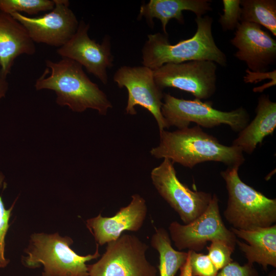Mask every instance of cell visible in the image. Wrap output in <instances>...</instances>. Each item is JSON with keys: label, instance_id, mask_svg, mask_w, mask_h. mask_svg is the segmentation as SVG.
Listing matches in <instances>:
<instances>
[{"label": "cell", "instance_id": "1", "mask_svg": "<svg viewBox=\"0 0 276 276\" xmlns=\"http://www.w3.org/2000/svg\"><path fill=\"white\" fill-rule=\"evenodd\" d=\"M159 135V145L150 151L156 158H168L190 168L210 161L239 167L245 161L241 148L221 144L198 125L172 132L164 130Z\"/></svg>", "mask_w": 276, "mask_h": 276}, {"label": "cell", "instance_id": "2", "mask_svg": "<svg viewBox=\"0 0 276 276\" xmlns=\"http://www.w3.org/2000/svg\"><path fill=\"white\" fill-rule=\"evenodd\" d=\"M46 68L37 79V90L50 89L56 94V102L81 112L90 108L105 115L112 104L97 84L93 82L77 62L62 58L58 62L45 60Z\"/></svg>", "mask_w": 276, "mask_h": 276}, {"label": "cell", "instance_id": "3", "mask_svg": "<svg viewBox=\"0 0 276 276\" xmlns=\"http://www.w3.org/2000/svg\"><path fill=\"white\" fill-rule=\"evenodd\" d=\"M197 30L191 38L171 44L167 35L149 34L142 51L143 66L152 70L169 63L208 60L225 66V54L216 45L212 34L213 18L196 17Z\"/></svg>", "mask_w": 276, "mask_h": 276}, {"label": "cell", "instance_id": "4", "mask_svg": "<svg viewBox=\"0 0 276 276\" xmlns=\"http://www.w3.org/2000/svg\"><path fill=\"white\" fill-rule=\"evenodd\" d=\"M239 167H228L220 175L226 183L227 204L223 215L233 228L251 230L270 226L276 222V199L243 182Z\"/></svg>", "mask_w": 276, "mask_h": 276}, {"label": "cell", "instance_id": "5", "mask_svg": "<svg viewBox=\"0 0 276 276\" xmlns=\"http://www.w3.org/2000/svg\"><path fill=\"white\" fill-rule=\"evenodd\" d=\"M73 239L62 237L58 233L47 234L34 233L25 250L27 256L22 263L30 268L43 266L42 276H88L86 263L100 256L99 244L94 254L80 256L71 248Z\"/></svg>", "mask_w": 276, "mask_h": 276}, {"label": "cell", "instance_id": "6", "mask_svg": "<svg viewBox=\"0 0 276 276\" xmlns=\"http://www.w3.org/2000/svg\"><path fill=\"white\" fill-rule=\"evenodd\" d=\"M164 100L161 111L168 128L175 126L178 129H183L194 122L205 128L225 124L233 131L240 132L250 119L249 113L243 107L223 111L214 108L210 101L179 99L170 94H165Z\"/></svg>", "mask_w": 276, "mask_h": 276}, {"label": "cell", "instance_id": "7", "mask_svg": "<svg viewBox=\"0 0 276 276\" xmlns=\"http://www.w3.org/2000/svg\"><path fill=\"white\" fill-rule=\"evenodd\" d=\"M148 248L137 236L122 235L107 243L97 262L87 265L88 276H156V267L146 256Z\"/></svg>", "mask_w": 276, "mask_h": 276}, {"label": "cell", "instance_id": "8", "mask_svg": "<svg viewBox=\"0 0 276 276\" xmlns=\"http://www.w3.org/2000/svg\"><path fill=\"white\" fill-rule=\"evenodd\" d=\"M219 199L216 194L206 210L200 216L188 224L172 222L169 226V235L179 250L199 251L208 242L221 240L235 248L237 238L224 225L220 214Z\"/></svg>", "mask_w": 276, "mask_h": 276}, {"label": "cell", "instance_id": "9", "mask_svg": "<svg viewBox=\"0 0 276 276\" xmlns=\"http://www.w3.org/2000/svg\"><path fill=\"white\" fill-rule=\"evenodd\" d=\"M173 164L170 159L164 158L163 162L152 170L151 178L159 195L186 224L204 212L212 195L204 191L191 190L181 182Z\"/></svg>", "mask_w": 276, "mask_h": 276}, {"label": "cell", "instance_id": "10", "mask_svg": "<svg viewBox=\"0 0 276 276\" xmlns=\"http://www.w3.org/2000/svg\"><path fill=\"white\" fill-rule=\"evenodd\" d=\"M217 64L208 60L169 63L153 70L154 81L162 90L177 88L198 100L208 99L216 90Z\"/></svg>", "mask_w": 276, "mask_h": 276}, {"label": "cell", "instance_id": "11", "mask_svg": "<svg viewBox=\"0 0 276 276\" xmlns=\"http://www.w3.org/2000/svg\"><path fill=\"white\" fill-rule=\"evenodd\" d=\"M113 79L120 88L125 87L128 91L126 113L136 114L135 106H141L153 116L159 132L168 128L161 111L164 95L154 81L152 70L144 66H123L116 72Z\"/></svg>", "mask_w": 276, "mask_h": 276}, {"label": "cell", "instance_id": "12", "mask_svg": "<svg viewBox=\"0 0 276 276\" xmlns=\"http://www.w3.org/2000/svg\"><path fill=\"white\" fill-rule=\"evenodd\" d=\"M54 2V8L40 16L30 17L19 13L10 15L24 26L34 42L59 48L74 35L79 22L69 8L68 1Z\"/></svg>", "mask_w": 276, "mask_h": 276}, {"label": "cell", "instance_id": "13", "mask_svg": "<svg viewBox=\"0 0 276 276\" xmlns=\"http://www.w3.org/2000/svg\"><path fill=\"white\" fill-rule=\"evenodd\" d=\"M89 25L81 20L71 39L57 50L62 58L73 60L104 84L108 82L107 69L113 65L109 37L106 36L101 43L88 36Z\"/></svg>", "mask_w": 276, "mask_h": 276}, {"label": "cell", "instance_id": "14", "mask_svg": "<svg viewBox=\"0 0 276 276\" xmlns=\"http://www.w3.org/2000/svg\"><path fill=\"white\" fill-rule=\"evenodd\" d=\"M234 56L255 73H264L276 61V40L258 24L241 22L230 40Z\"/></svg>", "mask_w": 276, "mask_h": 276}, {"label": "cell", "instance_id": "15", "mask_svg": "<svg viewBox=\"0 0 276 276\" xmlns=\"http://www.w3.org/2000/svg\"><path fill=\"white\" fill-rule=\"evenodd\" d=\"M131 198L128 205L121 208L112 217H103L100 213L86 220V226L99 245L117 239L125 231L137 232L141 228L147 214L146 202L137 194L132 195Z\"/></svg>", "mask_w": 276, "mask_h": 276}, {"label": "cell", "instance_id": "16", "mask_svg": "<svg viewBox=\"0 0 276 276\" xmlns=\"http://www.w3.org/2000/svg\"><path fill=\"white\" fill-rule=\"evenodd\" d=\"M35 42L24 26L10 14L0 11V67L7 78L16 58L22 54L32 55Z\"/></svg>", "mask_w": 276, "mask_h": 276}, {"label": "cell", "instance_id": "17", "mask_svg": "<svg viewBox=\"0 0 276 276\" xmlns=\"http://www.w3.org/2000/svg\"><path fill=\"white\" fill-rule=\"evenodd\" d=\"M231 230L236 237L246 241L248 244L238 240L236 241L240 250L247 260V263L261 265L265 271L269 265L276 267V225L251 230Z\"/></svg>", "mask_w": 276, "mask_h": 276}, {"label": "cell", "instance_id": "18", "mask_svg": "<svg viewBox=\"0 0 276 276\" xmlns=\"http://www.w3.org/2000/svg\"><path fill=\"white\" fill-rule=\"evenodd\" d=\"M256 111L254 120L239 132L232 144L249 154L276 127V103L271 101L268 95H263L258 98Z\"/></svg>", "mask_w": 276, "mask_h": 276}, {"label": "cell", "instance_id": "19", "mask_svg": "<svg viewBox=\"0 0 276 276\" xmlns=\"http://www.w3.org/2000/svg\"><path fill=\"white\" fill-rule=\"evenodd\" d=\"M211 2L209 0H150L141 6L139 18L144 17L151 25L153 18L159 19L165 35H167V25L172 19L183 24V11H190L196 17L203 16L211 11Z\"/></svg>", "mask_w": 276, "mask_h": 276}, {"label": "cell", "instance_id": "20", "mask_svg": "<svg viewBox=\"0 0 276 276\" xmlns=\"http://www.w3.org/2000/svg\"><path fill=\"white\" fill-rule=\"evenodd\" d=\"M150 243L159 254L160 276H175L187 261L188 252L174 249L169 234L162 227L155 229Z\"/></svg>", "mask_w": 276, "mask_h": 276}, {"label": "cell", "instance_id": "21", "mask_svg": "<svg viewBox=\"0 0 276 276\" xmlns=\"http://www.w3.org/2000/svg\"><path fill=\"white\" fill-rule=\"evenodd\" d=\"M241 22L262 26L276 36V1L241 0Z\"/></svg>", "mask_w": 276, "mask_h": 276}, {"label": "cell", "instance_id": "22", "mask_svg": "<svg viewBox=\"0 0 276 276\" xmlns=\"http://www.w3.org/2000/svg\"><path fill=\"white\" fill-rule=\"evenodd\" d=\"M54 0H0V11L11 14L25 12L29 15L52 10Z\"/></svg>", "mask_w": 276, "mask_h": 276}, {"label": "cell", "instance_id": "23", "mask_svg": "<svg viewBox=\"0 0 276 276\" xmlns=\"http://www.w3.org/2000/svg\"><path fill=\"white\" fill-rule=\"evenodd\" d=\"M206 246L208 256L219 271L228 264L233 262L232 254L235 248L221 240H214Z\"/></svg>", "mask_w": 276, "mask_h": 276}, {"label": "cell", "instance_id": "24", "mask_svg": "<svg viewBox=\"0 0 276 276\" xmlns=\"http://www.w3.org/2000/svg\"><path fill=\"white\" fill-rule=\"evenodd\" d=\"M241 0H223V14H220L219 22L224 31L236 29L240 23Z\"/></svg>", "mask_w": 276, "mask_h": 276}, {"label": "cell", "instance_id": "25", "mask_svg": "<svg viewBox=\"0 0 276 276\" xmlns=\"http://www.w3.org/2000/svg\"><path fill=\"white\" fill-rule=\"evenodd\" d=\"M188 252L192 276H216L219 271L207 255L194 250Z\"/></svg>", "mask_w": 276, "mask_h": 276}, {"label": "cell", "instance_id": "26", "mask_svg": "<svg viewBox=\"0 0 276 276\" xmlns=\"http://www.w3.org/2000/svg\"><path fill=\"white\" fill-rule=\"evenodd\" d=\"M3 180L2 175L0 174V183ZM14 203L11 207L7 210L5 209L1 195H0V268L5 267L9 262L4 256L5 241V239L9 227V221L11 216V211L14 205Z\"/></svg>", "mask_w": 276, "mask_h": 276}, {"label": "cell", "instance_id": "27", "mask_svg": "<svg viewBox=\"0 0 276 276\" xmlns=\"http://www.w3.org/2000/svg\"><path fill=\"white\" fill-rule=\"evenodd\" d=\"M216 276H259V274L252 264L247 263L241 265L233 261L221 269Z\"/></svg>", "mask_w": 276, "mask_h": 276}, {"label": "cell", "instance_id": "28", "mask_svg": "<svg viewBox=\"0 0 276 276\" xmlns=\"http://www.w3.org/2000/svg\"><path fill=\"white\" fill-rule=\"evenodd\" d=\"M8 85L7 78H4L1 74L0 67V100L5 97L8 89Z\"/></svg>", "mask_w": 276, "mask_h": 276}, {"label": "cell", "instance_id": "29", "mask_svg": "<svg viewBox=\"0 0 276 276\" xmlns=\"http://www.w3.org/2000/svg\"><path fill=\"white\" fill-rule=\"evenodd\" d=\"M267 276H276L275 271H272Z\"/></svg>", "mask_w": 276, "mask_h": 276}]
</instances>
